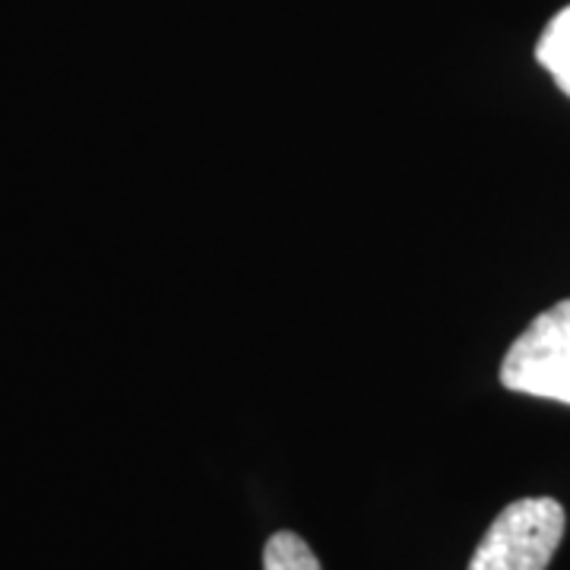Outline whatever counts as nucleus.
<instances>
[{
  "mask_svg": "<svg viewBox=\"0 0 570 570\" xmlns=\"http://www.w3.org/2000/svg\"><path fill=\"white\" fill-rule=\"evenodd\" d=\"M568 517L554 498H523L498 513L469 570H546L564 539Z\"/></svg>",
  "mask_w": 570,
  "mask_h": 570,
  "instance_id": "nucleus-1",
  "label": "nucleus"
},
{
  "mask_svg": "<svg viewBox=\"0 0 570 570\" xmlns=\"http://www.w3.org/2000/svg\"><path fill=\"white\" fill-rule=\"evenodd\" d=\"M501 384L513 393L570 406V298L558 302L510 343Z\"/></svg>",
  "mask_w": 570,
  "mask_h": 570,
  "instance_id": "nucleus-2",
  "label": "nucleus"
},
{
  "mask_svg": "<svg viewBox=\"0 0 570 570\" xmlns=\"http://www.w3.org/2000/svg\"><path fill=\"white\" fill-rule=\"evenodd\" d=\"M535 58L554 77V82L570 96V7H564L546 26L542 39H539V48H535Z\"/></svg>",
  "mask_w": 570,
  "mask_h": 570,
  "instance_id": "nucleus-3",
  "label": "nucleus"
},
{
  "mask_svg": "<svg viewBox=\"0 0 570 570\" xmlns=\"http://www.w3.org/2000/svg\"><path fill=\"white\" fill-rule=\"evenodd\" d=\"M264 570H324L317 554L311 551L302 535L295 532H276L269 535L264 549Z\"/></svg>",
  "mask_w": 570,
  "mask_h": 570,
  "instance_id": "nucleus-4",
  "label": "nucleus"
}]
</instances>
